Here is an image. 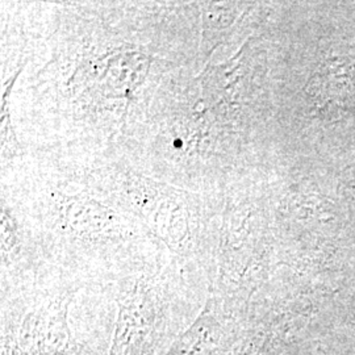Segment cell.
Returning a JSON list of instances; mask_svg holds the SVG:
<instances>
[{
    "label": "cell",
    "instance_id": "1",
    "mask_svg": "<svg viewBox=\"0 0 355 355\" xmlns=\"http://www.w3.org/2000/svg\"><path fill=\"white\" fill-rule=\"evenodd\" d=\"M74 290L61 287L3 306L1 355H91L69 327Z\"/></svg>",
    "mask_w": 355,
    "mask_h": 355
}]
</instances>
